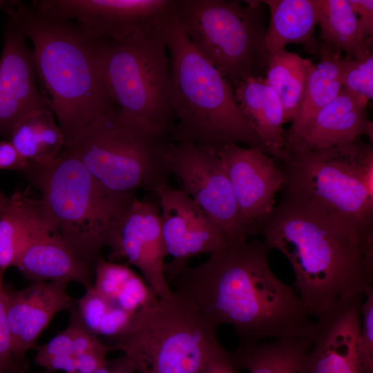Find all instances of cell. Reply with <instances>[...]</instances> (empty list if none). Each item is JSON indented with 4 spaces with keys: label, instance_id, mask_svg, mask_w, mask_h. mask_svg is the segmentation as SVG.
Instances as JSON below:
<instances>
[{
    "label": "cell",
    "instance_id": "obj_34",
    "mask_svg": "<svg viewBox=\"0 0 373 373\" xmlns=\"http://www.w3.org/2000/svg\"><path fill=\"white\" fill-rule=\"evenodd\" d=\"M72 332L68 325L48 342L38 347L35 357V363L41 366L49 358L62 354H68L75 357L72 353Z\"/></svg>",
    "mask_w": 373,
    "mask_h": 373
},
{
    "label": "cell",
    "instance_id": "obj_4",
    "mask_svg": "<svg viewBox=\"0 0 373 373\" xmlns=\"http://www.w3.org/2000/svg\"><path fill=\"white\" fill-rule=\"evenodd\" d=\"M162 32L170 54L171 104L177 119L173 142L214 149L242 144L270 155L241 111L231 83L184 32L175 5Z\"/></svg>",
    "mask_w": 373,
    "mask_h": 373
},
{
    "label": "cell",
    "instance_id": "obj_24",
    "mask_svg": "<svg viewBox=\"0 0 373 373\" xmlns=\"http://www.w3.org/2000/svg\"><path fill=\"white\" fill-rule=\"evenodd\" d=\"M48 108L35 110L12 127L10 142L28 164L47 166L58 157L64 146L62 131Z\"/></svg>",
    "mask_w": 373,
    "mask_h": 373
},
{
    "label": "cell",
    "instance_id": "obj_20",
    "mask_svg": "<svg viewBox=\"0 0 373 373\" xmlns=\"http://www.w3.org/2000/svg\"><path fill=\"white\" fill-rule=\"evenodd\" d=\"M13 267L31 283L74 282L86 290L93 286V272L57 232H43L30 239L18 254Z\"/></svg>",
    "mask_w": 373,
    "mask_h": 373
},
{
    "label": "cell",
    "instance_id": "obj_32",
    "mask_svg": "<svg viewBox=\"0 0 373 373\" xmlns=\"http://www.w3.org/2000/svg\"><path fill=\"white\" fill-rule=\"evenodd\" d=\"M361 303V373H373V286L365 291Z\"/></svg>",
    "mask_w": 373,
    "mask_h": 373
},
{
    "label": "cell",
    "instance_id": "obj_15",
    "mask_svg": "<svg viewBox=\"0 0 373 373\" xmlns=\"http://www.w3.org/2000/svg\"><path fill=\"white\" fill-rule=\"evenodd\" d=\"M108 260L125 258L137 268L159 299L169 296L171 289L164 274V245L159 206L137 197L120 222L109 247Z\"/></svg>",
    "mask_w": 373,
    "mask_h": 373
},
{
    "label": "cell",
    "instance_id": "obj_26",
    "mask_svg": "<svg viewBox=\"0 0 373 373\" xmlns=\"http://www.w3.org/2000/svg\"><path fill=\"white\" fill-rule=\"evenodd\" d=\"M318 44L320 61L309 76L301 106L285 133V141L302 130L320 110L338 96L343 87L342 52L329 44L321 41Z\"/></svg>",
    "mask_w": 373,
    "mask_h": 373
},
{
    "label": "cell",
    "instance_id": "obj_5",
    "mask_svg": "<svg viewBox=\"0 0 373 373\" xmlns=\"http://www.w3.org/2000/svg\"><path fill=\"white\" fill-rule=\"evenodd\" d=\"M23 173L41 193L61 238L94 274L135 195L108 191L64 147L50 164H28Z\"/></svg>",
    "mask_w": 373,
    "mask_h": 373
},
{
    "label": "cell",
    "instance_id": "obj_37",
    "mask_svg": "<svg viewBox=\"0 0 373 373\" xmlns=\"http://www.w3.org/2000/svg\"><path fill=\"white\" fill-rule=\"evenodd\" d=\"M92 373H136L130 360L124 354L117 358L107 360L104 366Z\"/></svg>",
    "mask_w": 373,
    "mask_h": 373
},
{
    "label": "cell",
    "instance_id": "obj_23",
    "mask_svg": "<svg viewBox=\"0 0 373 373\" xmlns=\"http://www.w3.org/2000/svg\"><path fill=\"white\" fill-rule=\"evenodd\" d=\"M270 12L265 46L270 57L289 44H301L307 53L318 55L314 36L318 22L317 0H264Z\"/></svg>",
    "mask_w": 373,
    "mask_h": 373
},
{
    "label": "cell",
    "instance_id": "obj_25",
    "mask_svg": "<svg viewBox=\"0 0 373 373\" xmlns=\"http://www.w3.org/2000/svg\"><path fill=\"white\" fill-rule=\"evenodd\" d=\"M311 340L284 338L241 345L231 353L236 367L249 373H304Z\"/></svg>",
    "mask_w": 373,
    "mask_h": 373
},
{
    "label": "cell",
    "instance_id": "obj_36",
    "mask_svg": "<svg viewBox=\"0 0 373 373\" xmlns=\"http://www.w3.org/2000/svg\"><path fill=\"white\" fill-rule=\"evenodd\" d=\"M352 9L358 19L362 30L368 39L373 38V1L372 0H349Z\"/></svg>",
    "mask_w": 373,
    "mask_h": 373
},
{
    "label": "cell",
    "instance_id": "obj_30",
    "mask_svg": "<svg viewBox=\"0 0 373 373\" xmlns=\"http://www.w3.org/2000/svg\"><path fill=\"white\" fill-rule=\"evenodd\" d=\"M128 266L106 260L103 258L95 265L93 287L102 297L114 305L116 298L133 274Z\"/></svg>",
    "mask_w": 373,
    "mask_h": 373
},
{
    "label": "cell",
    "instance_id": "obj_7",
    "mask_svg": "<svg viewBox=\"0 0 373 373\" xmlns=\"http://www.w3.org/2000/svg\"><path fill=\"white\" fill-rule=\"evenodd\" d=\"M171 142L113 106L97 116L76 137L64 144L108 191L135 195L157 193L169 186Z\"/></svg>",
    "mask_w": 373,
    "mask_h": 373
},
{
    "label": "cell",
    "instance_id": "obj_35",
    "mask_svg": "<svg viewBox=\"0 0 373 373\" xmlns=\"http://www.w3.org/2000/svg\"><path fill=\"white\" fill-rule=\"evenodd\" d=\"M28 163L18 153L10 141H0V170L23 172Z\"/></svg>",
    "mask_w": 373,
    "mask_h": 373
},
{
    "label": "cell",
    "instance_id": "obj_1",
    "mask_svg": "<svg viewBox=\"0 0 373 373\" xmlns=\"http://www.w3.org/2000/svg\"><path fill=\"white\" fill-rule=\"evenodd\" d=\"M261 240L227 243L173 282L215 328L231 325L241 345L267 338L312 339L316 322L300 297L272 271Z\"/></svg>",
    "mask_w": 373,
    "mask_h": 373
},
{
    "label": "cell",
    "instance_id": "obj_27",
    "mask_svg": "<svg viewBox=\"0 0 373 373\" xmlns=\"http://www.w3.org/2000/svg\"><path fill=\"white\" fill-rule=\"evenodd\" d=\"M314 66L310 59L285 48L269 57L263 80L276 93L282 103L285 124L296 117Z\"/></svg>",
    "mask_w": 373,
    "mask_h": 373
},
{
    "label": "cell",
    "instance_id": "obj_31",
    "mask_svg": "<svg viewBox=\"0 0 373 373\" xmlns=\"http://www.w3.org/2000/svg\"><path fill=\"white\" fill-rule=\"evenodd\" d=\"M112 305L93 287L86 289L80 298L75 300V306L82 323L88 331L97 336L99 326Z\"/></svg>",
    "mask_w": 373,
    "mask_h": 373
},
{
    "label": "cell",
    "instance_id": "obj_38",
    "mask_svg": "<svg viewBox=\"0 0 373 373\" xmlns=\"http://www.w3.org/2000/svg\"><path fill=\"white\" fill-rule=\"evenodd\" d=\"M236 367L231 353L227 358L212 364L199 373H236Z\"/></svg>",
    "mask_w": 373,
    "mask_h": 373
},
{
    "label": "cell",
    "instance_id": "obj_3",
    "mask_svg": "<svg viewBox=\"0 0 373 373\" xmlns=\"http://www.w3.org/2000/svg\"><path fill=\"white\" fill-rule=\"evenodd\" d=\"M3 10L33 44L37 82L59 122L64 144L113 106L106 89L100 42L87 38L70 21L17 1Z\"/></svg>",
    "mask_w": 373,
    "mask_h": 373
},
{
    "label": "cell",
    "instance_id": "obj_8",
    "mask_svg": "<svg viewBox=\"0 0 373 373\" xmlns=\"http://www.w3.org/2000/svg\"><path fill=\"white\" fill-rule=\"evenodd\" d=\"M284 195L358 227H373V147L358 139L332 147L285 153Z\"/></svg>",
    "mask_w": 373,
    "mask_h": 373
},
{
    "label": "cell",
    "instance_id": "obj_28",
    "mask_svg": "<svg viewBox=\"0 0 373 373\" xmlns=\"http://www.w3.org/2000/svg\"><path fill=\"white\" fill-rule=\"evenodd\" d=\"M321 42L354 58L372 49V39L365 37L349 0H317Z\"/></svg>",
    "mask_w": 373,
    "mask_h": 373
},
{
    "label": "cell",
    "instance_id": "obj_18",
    "mask_svg": "<svg viewBox=\"0 0 373 373\" xmlns=\"http://www.w3.org/2000/svg\"><path fill=\"white\" fill-rule=\"evenodd\" d=\"M26 38L8 19L0 59V133L8 137L23 116L48 108L38 86L33 52Z\"/></svg>",
    "mask_w": 373,
    "mask_h": 373
},
{
    "label": "cell",
    "instance_id": "obj_12",
    "mask_svg": "<svg viewBox=\"0 0 373 373\" xmlns=\"http://www.w3.org/2000/svg\"><path fill=\"white\" fill-rule=\"evenodd\" d=\"M175 0H39L36 9L71 21L89 39L117 40L161 24Z\"/></svg>",
    "mask_w": 373,
    "mask_h": 373
},
{
    "label": "cell",
    "instance_id": "obj_6",
    "mask_svg": "<svg viewBox=\"0 0 373 373\" xmlns=\"http://www.w3.org/2000/svg\"><path fill=\"white\" fill-rule=\"evenodd\" d=\"M108 346L123 352L136 373H199L231 354L194 300L178 290L135 313Z\"/></svg>",
    "mask_w": 373,
    "mask_h": 373
},
{
    "label": "cell",
    "instance_id": "obj_10",
    "mask_svg": "<svg viewBox=\"0 0 373 373\" xmlns=\"http://www.w3.org/2000/svg\"><path fill=\"white\" fill-rule=\"evenodd\" d=\"M175 0L178 21L194 46L233 86L261 77L269 56L265 46L261 1Z\"/></svg>",
    "mask_w": 373,
    "mask_h": 373
},
{
    "label": "cell",
    "instance_id": "obj_11",
    "mask_svg": "<svg viewBox=\"0 0 373 373\" xmlns=\"http://www.w3.org/2000/svg\"><path fill=\"white\" fill-rule=\"evenodd\" d=\"M168 164L181 189L222 229L228 243L247 240L224 164L216 149L171 142Z\"/></svg>",
    "mask_w": 373,
    "mask_h": 373
},
{
    "label": "cell",
    "instance_id": "obj_29",
    "mask_svg": "<svg viewBox=\"0 0 373 373\" xmlns=\"http://www.w3.org/2000/svg\"><path fill=\"white\" fill-rule=\"evenodd\" d=\"M343 88L367 100L373 98V52L367 50L354 58L341 57Z\"/></svg>",
    "mask_w": 373,
    "mask_h": 373
},
{
    "label": "cell",
    "instance_id": "obj_9",
    "mask_svg": "<svg viewBox=\"0 0 373 373\" xmlns=\"http://www.w3.org/2000/svg\"><path fill=\"white\" fill-rule=\"evenodd\" d=\"M163 22L121 39L99 41L104 78L113 104L128 116L167 136L173 131L174 116Z\"/></svg>",
    "mask_w": 373,
    "mask_h": 373
},
{
    "label": "cell",
    "instance_id": "obj_19",
    "mask_svg": "<svg viewBox=\"0 0 373 373\" xmlns=\"http://www.w3.org/2000/svg\"><path fill=\"white\" fill-rule=\"evenodd\" d=\"M368 100L345 88L320 110L296 135L285 141L284 153L319 150L352 143L367 135L373 125L367 113Z\"/></svg>",
    "mask_w": 373,
    "mask_h": 373
},
{
    "label": "cell",
    "instance_id": "obj_17",
    "mask_svg": "<svg viewBox=\"0 0 373 373\" xmlns=\"http://www.w3.org/2000/svg\"><path fill=\"white\" fill-rule=\"evenodd\" d=\"M68 283L35 282L22 289L4 283L7 317L14 358L25 371L27 352L54 316L70 310L75 300L67 293Z\"/></svg>",
    "mask_w": 373,
    "mask_h": 373
},
{
    "label": "cell",
    "instance_id": "obj_21",
    "mask_svg": "<svg viewBox=\"0 0 373 373\" xmlns=\"http://www.w3.org/2000/svg\"><path fill=\"white\" fill-rule=\"evenodd\" d=\"M58 232L42 200L17 191L0 190V268L12 267L23 247L35 236Z\"/></svg>",
    "mask_w": 373,
    "mask_h": 373
},
{
    "label": "cell",
    "instance_id": "obj_33",
    "mask_svg": "<svg viewBox=\"0 0 373 373\" xmlns=\"http://www.w3.org/2000/svg\"><path fill=\"white\" fill-rule=\"evenodd\" d=\"M3 273L4 270L0 268V370L26 373V371L18 365L13 356L3 288Z\"/></svg>",
    "mask_w": 373,
    "mask_h": 373
},
{
    "label": "cell",
    "instance_id": "obj_16",
    "mask_svg": "<svg viewBox=\"0 0 373 373\" xmlns=\"http://www.w3.org/2000/svg\"><path fill=\"white\" fill-rule=\"evenodd\" d=\"M363 296L343 298L316 319L304 373H361Z\"/></svg>",
    "mask_w": 373,
    "mask_h": 373
},
{
    "label": "cell",
    "instance_id": "obj_22",
    "mask_svg": "<svg viewBox=\"0 0 373 373\" xmlns=\"http://www.w3.org/2000/svg\"><path fill=\"white\" fill-rule=\"evenodd\" d=\"M236 101L251 128L280 161L284 155V109L276 93L262 77H249L233 86Z\"/></svg>",
    "mask_w": 373,
    "mask_h": 373
},
{
    "label": "cell",
    "instance_id": "obj_14",
    "mask_svg": "<svg viewBox=\"0 0 373 373\" xmlns=\"http://www.w3.org/2000/svg\"><path fill=\"white\" fill-rule=\"evenodd\" d=\"M157 195L161 227L167 255L164 265L168 283H173L193 257L209 256L226 245L222 228L181 189L169 185Z\"/></svg>",
    "mask_w": 373,
    "mask_h": 373
},
{
    "label": "cell",
    "instance_id": "obj_13",
    "mask_svg": "<svg viewBox=\"0 0 373 373\" xmlns=\"http://www.w3.org/2000/svg\"><path fill=\"white\" fill-rule=\"evenodd\" d=\"M222 160L247 236L259 234L283 190L285 178L276 160L257 148L224 144L216 149Z\"/></svg>",
    "mask_w": 373,
    "mask_h": 373
},
{
    "label": "cell",
    "instance_id": "obj_39",
    "mask_svg": "<svg viewBox=\"0 0 373 373\" xmlns=\"http://www.w3.org/2000/svg\"><path fill=\"white\" fill-rule=\"evenodd\" d=\"M0 373H17V372H9V371L0 370ZM40 373H48V372H46V371H44V372H40Z\"/></svg>",
    "mask_w": 373,
    "mask_h": 373
},
{
    "label": "cell",
    "instance_id": "obj_2",
    "mask_svg": "<svg viewBox=\"0 0 373 373\" xmlns=\"http://www.w3.org/2000/svg\"><path fill=\"white\" fill-rule=\"evenodd\" d=\"M259 234L289 260L311 318L325 316L341 299L373 286V227L283 194Z\"/></svg>",
    "mask_w": 373,
    "mask_h": 373
}]
</instances>
